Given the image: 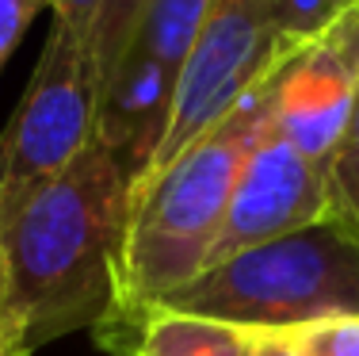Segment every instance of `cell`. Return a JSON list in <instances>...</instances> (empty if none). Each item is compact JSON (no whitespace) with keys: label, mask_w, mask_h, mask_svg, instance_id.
I'll list each match as a JSON object with an SVG mask.
<instances>
[{"label":"cell","mask_w":359,"mask_h":356,"mask_svg":"<svg viewBox=\"0 0 359 356\" xmlns=\"http://www.w3.org/2000/svg\"><path fill=\"white\" fill-rule=\"evenodd\" d=\"M359 92V12L302 46L279 70L271 126L313 165L325 169L344 138Z\"/></svg>","instance_id":"cell-6"},{"label":"cell","mask_w":359,"mask_h":356,"mask_svg":"<svg viewBox=\"0 0 359 356\" xmlns=\"http://www.w3.org/2000/svg\"><path fill=\"white\" fill-rule=\"evenodd\" d=\"M241 334H245V356H298L283 334H271V329H241Z\"/></svg>","instance_id":"cell-16"},{"label":"cell","mask_w":359,"mask_h":356,"mask_svg":"<svg viewBox=\"0 0 359 356\" xmlns=\"http://www.w3.org/2000/svg\"><path fill=\"white\" fill-rule=\"evenodd\" d=\"M271 334H283L298 356H359V315H332Z\"/></svg>","instance_id":"cell-12"},{"label":"cell","mask_w":359,"mask_h":356,"mask_svg":"<svg viewBox=\"0 0 359 356\" xmlns=\"http://www.w3.org/2000/svg\"><path fill=\"white\" fill-rule=\"evenodd\" d=\"M176 73L161 65L145 46H134L118 62L111 81L100 88L96 142L118 161L130 180V192L142 184L172 115Z\"/></svg>","instance_id":"cell-7"},{"label":"cell","mask_w":359,"mask_h":356,"mask_svg":"<svg viewBox=\"0 0 359 356\" xmlns=\"http://www.w3.org/2000/svg\"><path fill=\"white\" fill-rule=\"evenodd\" d=\"M271 31L294 46H310L344 15L359 12V0H260Z\"/></svg>","instance_id":"cell-10"},{"label":"cell","mask_w":359,"mask_h":356,"mask_svg":"<svg viewBox=\"0 0 359 356\" xmlns=\"http://www.w3.org/2000/svg\"><path fill=\"white\" fill-rule=\"evenodd\" d=\"M165 307L233 329H294L332 315H359V226L321 223L203 268Z\"/></svg>","instance_id":"cell-3"},{"label":"cell","mask_w":359,"mask_h":356,"mask_svg":"<svg viewBox=\"0 0 359 356\" xmlns=\"http://www.w3.org/2000/svg\"><path fill=\"white\" fill-rule=\"evenodd\" d=\"M153 4L157 0H104L100 4L96 23L88 31V50H92V62H96V73H100V88L111 81L118 62L134 50V42L142 35V23Z\"/></svg>","instance_id":"cell-9"},{"label":"cell","mask_w":359,"mask_h":356,"mask_svg":"<svg viewBox=\"0 0 359 356\" xmlns=\"http://www.w3.org/2000/svg\"><path fill=\"white\" fill-rule=\"evenodd\" d=\"M42 4L46 0H0V70H4L8 54L15 50V42L23 39V31L31 27Z\"/></svg>","instance_id":"cell-13"},{"label":"cell","mask_w":359,"mask_h":356,"mask_svg":"<svg viewBox=\"0 0 359 356\" xmlns=\"http://www.w3.org/2000/svg\"><path fill=\"white\" fill-rule=\"evenodd\" d=\"M283 65L264 73L237 100L233 112L203 138H195L165 173H157L130 199L111 315H130L149 303H165L207 268L241 165L271 123V100Z\"/></svg>","instance_id":"cell-2"},{"label":"cell","mask_w":359,"mask_h":356,"mask_svg":"<svg viewBox=\"0 0 359 356\" xmlns=\"http://www.w3.org/2000/svg\"><path fill=\"white\" fill-rule=\"evenodd\" d=\"M96 334L115 356H245L241 329L165 303L111 315Z\"/></svg>","instance_id":"cell-8"},{"label":"cell","mask_w":359,"mask_h":356,"mask_svg":"<svg viewBox=\"0 0 359 356\" xmlns=\"http://www.w3.org/2000/svg\"><path fill=\"white\" fill-rule=\"evenodd\" d=\"M96 115L100 73L88 39L54 20L23 104L0 134V218L96 142Z\"/></svg>","instance_id":"cell-4"},{"label":"cell","mask_w":359,"mask_h":356,"mask_svg":"<svg viewBox=\"0 0 359 356\" xmlns=\"http://www.w3.org/2000/svg\"><path fill=\"white\" fill-rule=\"evenodd\" d=\"M0 356H23L20 334H15V315H12V279H8L4 237H0Z\"/></svg>","instance_id":"cell-14"},{"label":"cell","mask_w":359,"mask_h":356,"mask_svg":"<svg viewBox=\"0 0 359 356\" xmlns=\"http://www.w3.org/2000/svg\"><path fill=\"white\" fill-rule=\"evenodd\" d=\"M332 215L325 169L302 157L294 146L268 123V131L256 138L252 154L245 157L241 176L233 184L222 230L210 245V265L229 261L245 249L268 245L276 237L321 223Z\"/></svg>","instance_id":"cell-5"},{"label":"cell","mask_w":359,"mask_h":356,"mask_svg":"<svg viewBox=\"0 0 359 356\" xmlns=\"http://www.w3.org/2000/svg\"><path fill=\"white\" fill-rule=\"evenodd\" d=\"M130 180L92 142L57 180L0 218L20 352L73 329H100L115 307Z\"/></svg>","instance_id":"cell-1"},{"label":"cell","mask_w":359,"mask_h":356,"mask_svg":"<svg viewBox=\"0 0 359 356\" xmlns=\"http://www.w3.org/2000/svg\"><path fill=\"white\" fill-rule=\"evenodd\" d=\"M50 8H54V20L65 23V27H73L76 35L88 39L92 23H96V12L104 0H46Z\"/></svg>","instance_id":"cell-15"},{"label":"cell","mask_w":359,"mask_h":356,"mask_svg":"<svg viewBox=\"0 0 359 356\" xmlns=\"http://www.w3.org/2000/svg\"><path fill=\"white\" fill-rule=\"evenodd\" d=\"M325 188H329L332 215L359 226V92L352 119L344 126V138L332 150V157L325 161Z\"/></svg>","instance_id":"cell-11"}]
</instances>
